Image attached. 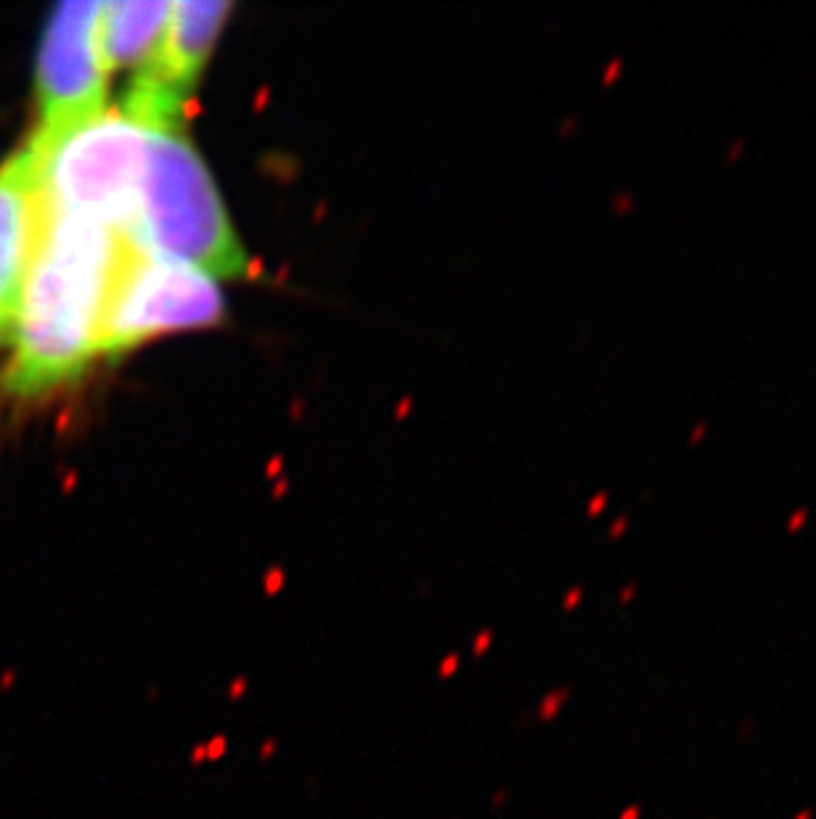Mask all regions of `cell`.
Here are the masks:
<instances>
[{
  "label": "cell",
  "mask_w": 816,
  "mask_h": 819,
  "mask_svg": "<svg viewBox=\"0 0 816 819\" xmlns=\"http://www.w3.org/2000/svg\"><path fill=\"white\" fill-rule=\"evenodd\" d=\"M223 308L212 276L125 242L104 311L99 355L120 358L157 334L210 326L220 321Z\"/></svg>",
  "instance_id": "277c9868"
},
{
  "label": "cell",
  "mask_w": 816,
  "mask_h": 819,
  "mask_svg": "<svg viewBox=\"0 0 816 819\" xmlns=\"http://www.w3.org/2000/svg\"><path fill=\"white\" fill-rule=\"evenodd\" d=\"M125 239L96 221L51 213L24 279L3 390L38 398L64 387L99 358L101 321Z\"/></svg>",
  "instance_id": "6da1fadb"
},
{
  "label": "cell",
  "mask_w": 816,
  "mask_h": 819,
  "mask_svg": "<svg viewBox=\"0 0 816 819\" xmlns=\"http://www.w3.org/2000/svg\"><path fill=\"white\" fill-rule=\"evenodd\" d=\"M143 125V162L130 242L146 255L218 279H239L250 257L183 117Z\"/></svg>",
  "instance_id": "7a4b0ae2"
},
{
  "label": "cell",
  "mask_w": 816,
  "mask_h": 819,
  "mask_svg": "<svg viewBox=\"0 0 816 819\" xmlns=\"http://www.w3.org/2000/svg\"><path fill=\"white\" fill-rule=\"evenodd\" d=\"M172 3L162 0H114L101 3L99 13V51L104 67L122 69V67H138L157 51L167 19H170Z\"/></svg>",
  "instance_id": "ba28073f"
},
{
  "label": "cell",
  "mask_w": 816,
  "mask_h": 819,
  "mask_svg": "<svg viewBox=\"0 0 816 819\" xmlns=\"http://www.w3.org/2000/svg\"><path fill=\"white\" fill-rule=\"evenodd\" d=\"M231 3L223 0H178L172 3L157 51L143 64L122 109L138 122L183 117L199 74L220 38Z\"/></svg>",
  "instance_id": "8992f818"
},
{
  "label": "cell",
  "mask_w": 816,
  "mask_h": 819,
  "mask_svg": "<svg viewBox=\"0 0 816 819\" xmlns=\"http://www.w3.org/2000/svg\"><path fill=\"white\" fill-rule=\"evenodd\" d=\"M43 207L130 236L143 162V125L106 109L59 133L35 130Z\"/></svg>",
  "instance_id": "3957f363"
},
{
  "label": "cell",
  "mask_w": 816,
  "mask_h": 819,
  "mask_svg": "<svg viewBox=\"0 0 816 819\" xmlns=\"http://www.w3.org/2000/svg\"><path fill=\"white\" fill-rule=\"evenodd\" d=\"M101 3H61L38 53L40 133H59L106 109V67L99 51Z\"/></svg>",
  "instance_id": "5b68a950"
},
{
  "label": "cell",
  "mask_w": 816,
  "mask_h": 819,
  "mask_svg": "<svg viewBox=\"0 0 816 819\" xmlns=\"http://www.w3.org/2000/svg\"><path fill=\"white\" fill-rule=\"evenodd\" d=\"M40 225L38 152L27 141L0 165V342H11Z\"/></svg>",
  "instance_id": "52a82bcc"
}]
</instances>
